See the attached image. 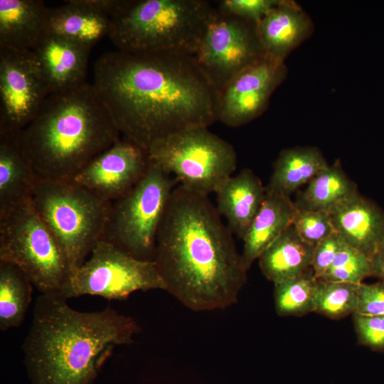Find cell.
<instances>
[{
  "instance_id": "obj_1",
  "label": "cell",
  "mask_w": 384,
  "mask_h": 384,
  "mask_svg": "<svg viewBox=\"0 0 384 384\" xmlns=\"http://www.w3.org/2000/svg\"><path fill=\"white\" fill-rule=\"evenodd\" d=\"M92 85L122 137L145 150L175 133L217 120L218 91L193 55L109 51Z\"/></svg>"
},
{
  "instance_id": "obj_2",
  "label": "cell",
  "mask_w": 384,
  "mask_h": 384,
  "mask_svg": "<svg viewBox=\"0 0 384 384\" xmlns=\"http://www.w3.org/2000/svg\"><path fill=\"white\" fill-rule=\"evenodd\" d=\"M233 235L208 196L178 184L159 228L154 260L166 291L195 311L236 303L247 271Z\"/></svg>"
},
{
  "instance_id": "obj_3",
  "label": "cell",
  "mask_w": 384,
  "mask_h": 384,
  "mask_svg": "<svg viewBox=\"0 0 384 384\" xmlns=\"http://www.w3.org/2000/svg\"><path fill=\"white\" fill-rule=\"evenodd\" d=\"M139 330L110 306L80 311L59 294H41L22 345L28 376L33 384H92L114 348L133 343Z\"/></svg>"
},
{
  "instance_id": "obj_4",
  "label": "cell",
  "mask_w": 384,
  "mask_h": 384,
  "mask_svg": "<svg viewBox=\"0 0 384 384\" xmlns=\"http://www.w3.org/2000/svg\"><path fill=\"white\" fill-rule=\"evenodd\" d=\"M92 83L50 93L16 137L37 180L70 181L120 138Z\"/></svg>"
},
{
  "instance_id": "obj_5",
  "label": "cell",
  "mask_w": 384,
  "mask_h": 384,
  "mask_svg": "<svg viewBox=\"0 0 384 384\" xmlns=\"http://www.w3.org/2000/svg\"><path fill=\"white\" fill-rule=\"evenodd\" d=\"M216 11L205 0H123L108 37L120 51L194 55Z\"/></svg>"
},
{
  "instance_id": "obj_6",
  "label": "cell",
  "mask_w": 384,
  "mask_h": 384,
  "mask_svg": "<svg viewBox=\"0 0 384 384\" xmlns=\"http://www.w3.org/2000/svg\"><path fill=\"white\" fill-rule=\"evenodd\" d=\"M31 200L60 245L73 275L102 239L111 202L71 180H37Z\"/></svg>"
},
{
  "instance_id": "obj_7",
  "label": "cell",
  "mask_w": 384,
  "mask_h": 384,
  "mask_svg": "<svg viewBox=\"0 0 384 384\" xmlns=\"http://www.w3.org/2000/svg\"><path fill=\"white\" fill-rule=\"evenodd\" d=\"M0 261L17 265L41 294L60 295L72 275L60 245L31 197L0 213Z\"/></svg>"
},
{
  "instance_id": "obj_8",
  "label": "cell",
  "mask_w": 384,
  "mask_h": 384,
  "mask_svg": "<svg viewBox=\"0 0 384 384\" xmlns=\"http://www.w3.org/2000/svg\"><path fill=\"white\" fill-rule=\"evenodd\" d=\"M178 185L174 177L150 161L139 182L111 202L101 240L139 260L154 261L159 228Z\"/></svg>"
},
{
  "instance_id": "obj_9",
  "label": "cell",
  "mask_w": 384,
  "mask_h": 384,
  "mask_svg": "<svg viewBox=\"0 0 384 384\" xmlns=\"http://www.w3.org/2000/svg\"><path fill=\"white\" fill-rule=\"evenodd\" d=\"M147 152L150 161L174 176L178 184L206 196L215 193L238 164L234 147L208 127L171 134L154 143Z\"/></svg>"
},
{
  "instance_id": "obj_10",
  "label": "cell",
  "mask_w": 384,
  "mask_h": 384,
  "mask_svg": "<svg viewBox=\"0 0 384 384\" xmlns=\"http://www.w3.org/2000/svg\"><path fill=\"white\" fill-rule=\"evenodd\" d=\"M151 289H166L154 261L139 260L100 240L60 296L66 299L93 295L122 300L136 291Z\"/></svg>"
},
{
  "instance_id": "obj_11",
  "label": "cell",
  "mask_w": 384,
  "mask_h": 384,
  "mask_svg": "<svg viewBox=\"0 0 384 384\" xmlns=\"http://www.w3.org/2000/svg\"><path fill=\"white\" fill-rule=\"evenodd\" d=\"M265 55L256 23L217 10L193 56L218 93Z\"/></svg>"
},
{
  "instance_id": "obj_12",
  "label": "cell",
  "mask_w": 384,
  "mask_h": 384,
  "mask_svg": "<svg viewBox=\"0 0 384 384\" xmlns=\"http://www.w3.org/2000/svg\"><path fill=\"white\" fill-rule=\"evenodd\" d=\"M50 94L32 50L0 48V136L17 137Z\"/></svg>"
},
{
  "instance_id": "obj_13",
  "label": "cell",
  "mask_w": 384,
  "mask_h": 384,
  "mask_svg": "<svg viewBox=\"0 0 384 384\" xmlns=\"http://www.w3.org/2000/svg\"><path fill=\"white\" fill-rule=\"evenodd\" d=\"M287 73L284 63L265 55L218 93L217 120L237 127L260 116Z\"/></svg>"
},
{
  "instance_id": "obj_14",
  "label": "cell",
  "mask_w": 384,
  "mask_h": 384,
  "mask_svg": "<svg viewBox=\"0 0 384 384\" xmlns=\"http://www.w3.org/2000/svg\"><path fill=\"white\" fill-rule=\"evenodd\" d=\"M149 164L146 150L120 137L82 169L71 181L112 202L139 182Z\"/></svg>"
},
{
  "instance_id": "obj_15",
  "label": "cell",
  "mask_w": 384,
  "mask_h": 384,
  "mask_svg": "<svg viewBox=\"0 0 384 384\" xmlns=\"http://www.w3.org/2000/svg\"><path fill=\"white\" fill-rule=\"evenodd\" d=\"M91 48L46 32L32 50L50 93L68 90L85 81Z\"/></svg>"
},
{
  "instance_id": "obj_16",
  "label": "cell",
  "mask_w": 384,
  "mask_h": 384,
  "mask_svg": "<svg viewBox=\"0 0 384 384\" xmlns=\"http://www.w3.org/2000/svg\"><path fill=\"white\" fill-rule=\"evenodd\" d=\"M328 213L343 241L371 259L384 232L382 210L358 192Z\"/></svg>"
},
{
  "instance_id": "obj_17",
  "label": "cell",
  "mask_w": 384,
  "mask_h": 384,
  "mask_svg": "<svg viewBox=\"0 0 384 384\" xmlns=\"http://www.w3.org/2000/svg\"><path fill=\"white\" fill-rule=\"evenodd\" d=\"M312 28L308 14L294 1L286 0H281L257 25L264 53L282 62L311 35Z\"/></svg>"
},
{
  "instance_id": "obj_18",
  "label": "cell",
  "mask_w": 384,
  "mask_h": 384,
  "mask_svg": "<svg viewBox=\"0 0 384 384\" xmlns=\"http://www.w3.org/2000/svg\"><path fill=\"white\" fill-rule=\"evenodd\" d=\"M215 193L219 215L242 240L264 201L266 187L252 170L245 169L229 177Z\"/></svg>"
},
{
  "instance_id": "obj_19",
  "label": "cell",
  "mask_w": 384,
  "mask_h": 384,
  "mask_svg": "<svg viewBox=\"0 0 384 384\" xmlns=\"http://www.w3.org/2000/svg\"><path fill=\"white\" fill-rule=\"evenodd\" d=\"M297 208L290 196L268 190L242 241V263L247 271L254 261L292 225Z\"/></svg>"
},
{
  "instance_id": "obj_20",
  "label": "cell",
  "mask_w": 384,
  "mask_h": 384,
  "mask_svg": "<svg viewBox=\"0 0 384 384\" xmlns=\"http://www.w3.org/2000/svg\"><path fill=\"white\" fill-rule=\"evenodd\" d=\"M49 9L41 0H0V48L32 50L46 33Z\"/></svg>"
},
{
  "instance_id": "obj_21",
  "label": "cell",
  "mask_w": 384,
  "mask_h": 384,
  "mask_svg": "<svg viewBox=\"0 0 384 384\" xmlns=\"http://www.w3.org/2000/svg\"><path fill=\"white\" fill-rule=\"evenodd\" d=\"M111 18L97 11L87 0L66 1L49 9L46 32L92 48L108 36Z\"/></svg>"
},
{
  "instance_id": "obj_22",
  "label": "cell",
  "mask_w": 384,
  "mask_h": 384,
  "mask_svg": "<svg viewBox=\"0 0 384 384\" xmlns=\"http://www.w3.org/2000/svg\"><path fill=\"white\" fill-rule=\"evenodd\" d=\"M314 249L291 225L258 258L260 267L274 284L285 281L311 269Z\"/></svg>"
},
{
  "instance_id": "obj_23",
  "label": "cell",
  "mask_w": 384,
  "mask_h": 384,
  "mask_svg": "<svg viewBox=\"0 0 384 384\" xmlns=\"http://www.w3.org/2000/svg\"><path fill=\"white\" fill-rule=\"evenodd\" d=\"M36 181L16 137L0 136V213L30 198Z\"/></svg>"
},
{
  "instance_id": "obj_24",
  "label": "cell",
  "mask_w": 384,
  "mask_h": 384,
  "mask_svg": "<svg viewBox=\"0 0 384 384\" xmlns=\"http://www.w3.org/2000/svg\"><path fill=\"white\" fill-rule=\"evenodd\" d=\"M328 166L324 155L316 147L284 149L274 163L266 188L290 196Z\"/></svg>"
},
{
  "instance_id": "obj_25",
  "label": "cell",
  "mask_w": 384,
  "mask_h": 384,
  "mask_svg": "<svg viewBox=\"0 0 384 384\" xmlns=\"http://www.w3.org/2000/svg\"><path fill=\"white\" fill-rule=\"evenodd\" d=\"M357 193L356 184L347 176L340 164L336 163L313 178L294 204L298 209L329 213Z\"/></svg>"
},
{
  "instance_id": "obj_26",
  "label": "cell",
  "mask_w": 384,
  "mask_h": 384,
  "mask_svg": "<svg viewBox=\"0 0 384 384\" xmlns=\"http://www.w3.org/2000/svg\"><path fill=\"white\" fill-rule=\"evenodd\" d=\"M32 283L16 265L0 261V329L21 326L31 302Z\"/></svg>"
},
{
  "instance_id": "obj_27",
  "label": "cell",
  "mask_w": 384,
  "mask_h": 384,
  "mask_svg": "<svg viewBox=\"0 0 384 384\" xmlns=\"http://www.w3.org/2000/svg\"><path fill=\"white\" fill-rule=\"evenodd\" d=\"M317 279L312 270L274 284L275 309L279 316H302L315 312Z\"/></svg>"
},
{
  "instance_id": "obj_28",
  "label": "cell",
  "mask_w": 384,
  "mask_h": 384,
  "mask_svg": "<svg viewBox=\"0 0 384 384\" xmlns=\"http://www.w3.org/2000/svg\"><path fill=\"white\" fill-rule=\"evenodd\" d=\"M358 285L317 279L315 312L333 319L353 314L358 305Z\"/></svg>"
},
{
  "instance_id": "obj_29",
  "label": "cell",
  "mask_w": 384,
  "mask_h": 384,
  "mask_svg": "<svg viewBox=\"0 0 384 384\" xmlns=\"http://www.w3.org/2000/svg\"><path fill=\"white\" fill-rule=\"evenodd\" d=\"M372 274L371 259L344 242L330 268L319 279L360 284Z\"/></svg>"
},
{
  "instance_id": "obj_30",
  "label": "cell",
  "mask_w": 384,
  "mask_h": 384,
  "mask_svg": "<svg viewBox=\"0 0 384 384\" xmlns=\"http://www.w3.org/2000/svg\"><path fill=\"white\" fill-rule=\"evenodd\" d=\"M292 225L302 238L315 246L336 233L329 214L324 211L297 208Z\"/></svg>"
},
{
  "instance_id": "obj_31",
  "label": "cell",
  "mask_w": 384,
  "mask_h": 384,
  "mask_svg": "<svg viewBox=\"0 0 384 384\" xmlns=\"http://www.w3.org/2000/svg\"><path fill=\"white\" fill-rule=\"evenodd\" d=\"M281 0H221L216 8L219 12L232 15L257 25Z\"/></svg>"
},
{
  "instance_id": "obj_32",
  "label": "cell",
  "mask_w": 384,
  "mask_h": 384,
  "mask_svg": "<svg viewBox=\"0 0 384 384\" xmlns=\"http://www.w3.org/2000/svg\"><path fill=\"white\" fill-rule=\"evenodd\" d=\"M358 342L376 351H384V315L353 314Z\"/></svg>"
},
{
  "instance_id": "obj_33",
  "label": "cell",
  "mask_w": 384,
  "mask_h": 384,
  "mask_svg": "<svg viewBox=\"0 0 384 384\" xmlns=\"http://www.w3.org/2000/svg\"><path fill=\"white\" fill-rule=\"evenodd\" d=\"M343 243V240L335 233L315 246L311 270L317 279L330 268Z\"/></svg>"
},
{
  "instance_id": "obj_34",
  "label": "cell",
  "mask_w": 384,
  "mask_h": 384,
  "mask_svg": "<svg viewBox=\"0 0 384 384\" xmlns=\"http://www.w3.org/2000/svg\"><path fill=\"white\" fill-rule=\"evenodd\" d=\"M356 314L384 315V281L358 285ZM355 314V313H354Z\"/></svg>"
},
{
  "instance_id": "obj_35",
  "label": "cell",
  "mask_w": 384,
  "mask_h": 384,
  "mask_svg": "<svg viewBox=\"0 0 384 384\" xmlns=\"http://www.w3.org/2000/svg\"><path fill=\"white\" fill-rule=\"evenodd\" d=\"M373 274L380 280L384 281V247L379 246L376 252L371 258Z\"/></svg>"
},
{
  "instance_id": "obj_36",
  "label": "cell",
  "mask_w": 384,
  "mask_h": 384,
  "mask_svg": "<svg viewBox=\"0 0 384 384\" xmlns=\"http://www.w3.org/2000/svg\"><path fill=\"white\" fill-rule=\"evenodd\" d=\"M380 246H382L383 247H384V232H383V236H382V239H381Z\"/></svg>"
}]
</instances>
